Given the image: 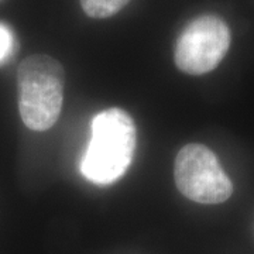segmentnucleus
I'll list each match as a JSON object with an SVG mask.
<instances>
[{
	"label": "nucleus",
	"mask_w": 254,
	"mask_h": 254,
	"mask_svg": "<svg viewBox=\"0 0 254 254\" xmlns=\"http://www.w3.org/2000/svg\"><path fill=\"white\" fill-rule=\"evenodd\" d=\"M134 120L126 110L110 108L92 120V136L82 157V175L93 184L109 185L122 178L136 150Z\"/></svg>",
	"instance_id": "nucleus-1"
},
{
	"label": "nucleus",
	"mask_w": 254,
	"mask_h": 254,
	"mask_svg": "<svg viewBox=\"0 0 254 254\" xmlns=\"http://www.w3.org/2000/svg\"><path fill=\"white\" fill-rule=\"evenodd\" d=\"M17 85L23 123L34 131L51 128L63 110V65L50 55H30L18 65Z\"/></svg>",
	"instance_id": "nucleus-2"
},
{
	"label": "nucleus",
	"mask_w": 254,
	"mask_h": 254,
	"mask_svg": "<svg viewBox=\"0 0 254 254\" xmlns=\"http://www.w3.org/2000/svg\"><path fill=\"white\" fill-rule=\"evenodd\" d=\"M174 178L185 198L203 205L222 203L233 193V184L218 157L203 144L182 147L174 163Z\"/></svg>",
	"instance_id": "nucleus-3"
},
{
	"label": "nucleus",
	"mask_w": 254,
	"mask_h": 254,
	"mask_svg": "<svg viewBox=\"0 0 254 254\" xmlns=\"http://www.w3.org/2000/svg\"><path fill=\"white\" fill-rule=\"evenodd\" d=\"M230 30L215 14H203L188 23L175 43L174 61L188 75H203L213 71L230 47Z\"/></svg>",
	"instance_id": "nucleus-4"
},
{
	"label": "nucleus",
	"mask_w": 254,
	"mask_h": 254,
	"mask_svg": "<svg viewBox=\"0 0 254 254\" xmlns=\"http://www.w3.org/2000/svg\"><path fill=\"white\" fill-rule=\"evenodd\" d=\"M85 14L92 18H108L115 16L130 0H79Z\"/></svg>",
	"instance_id": "nucleus-5"
},
{
	"label": "nucleus",
	"mask_w": 254,
	"mask_h": 254,
	"mask_svg": "<svg viewBox=\"0 0 254 254\" xmlns=\"http://www.w3.org/2000/svg\"><path fill=\"white\" fill-rule=\"evenodd\" d=\"M14 48V37L6 24L0 23V63L9 58Z\"/></svg>",
	"instance_id": "nucleus-6"
}]
</instances>
